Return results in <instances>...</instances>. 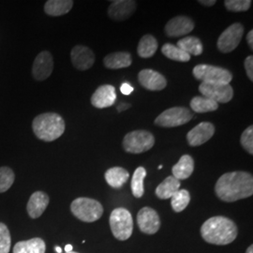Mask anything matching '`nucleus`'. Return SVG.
I'll list each match as a JSON object with an SVG mask.
<instances>
[{
  "label": "nucleus",
  "mask_w": 253,
  "mask_h": 253,
  "mask_svg": "<svg viewBox=\"0 0 253 253\" xmlns=\"http://www.w3.org/2000/svg\"><path fill=\"white\" fill-rule=\"evenodd\" d=\"M217 198L226 203L253 196V177L250 172L237 171L222 174L216 183Z\"/></svg>",
  "instance_id": "obj_1"
},
{
  "label": "nucleus",
  "mask_w": 253,
  "mask_h": 253,
  "mask_svg": "<svg viewBox=\"0 0 253 253\" xmlns=\"http://www.w3.org/2000/svg\"><path fill=\"white\" fill-rule=\"evenodd\" d=\"M201 235L208 243L224 246L235 241L237 236V227L228 217H212L201 227Z\"/></svg>",
  "instance_id": "obj_2"
},
{
  "label": "nucleus",
  "mask_w": 253,
  "mask_h": 253,
  "mask_svg": "<svg viewBox=\"0 0 253 253\" xmlns=\"http://www.w3.org/2000/svg\"><path fill=\"white\" fill-rule=\"evenodd\" d=\"M32 128L38 139L53 142L62 136L66 125L63 118L58 114L45 113L34 118Z\"/></svg>",
  "instance_id": "obj_3"
},
{
  "label": "nucleus",
  "mask_w": 253,
  "mask_h": 253,
  "mask_svg": "<svg viewBox=\"0 0 253 253\" xmlns=\"http://www.w3.org/2000/svg\"><path fill=\"white\" fill-rule=\"evenodd\" d=\"M110 227L114 236L120 240H127L133 231V220L131 214L126 208H118L110 215Z\"/></svg>",
  "instance_id": "obj_4"
},
{
  "label": "nucleus",
  "mask_w": 253,
  "mask_h": 253,
  "mask_svg": "<svg viewBox=\"0 0 253 253\" xmlns=\"http://www.w3.org/2000/svg\"><path fill=\"white\" fill-rule=\"evenodd\" d=\"M73 215L84 222H94L100 219L103 214V208L97 200L80 197L71 205Z\"/></svg>",
  "instance_id": "obj_5"
},
{
  "label": "nucleus",
  "mask_w": 253,
  "mask_h": 253,
  "mask_svg": "<svg viewBox=\"0 0 253 253\" xmlns=\"http://www.w3.org/2000/svg\"><path fill=\"white\" fill-rule=\"evenodd\" d=\"M192 73L195 79L202 81V83L229 84L233 80V74L226 69L207 64L195 66Z\"/></svg>",
  "instance_id": "obj_6"
},
{
  "label": "nucleus",
  "mask_w": 253,
  "mask_h": 253,
  "mask_svg": "<svg viewBox=\"0 0 253 253\" xmlns=\"http://www.w3.org/2000/svg\"><path fill=\"white\" fill-rule=\"evenodd\" d=\"M155 145V137L147 130H133L123 139L124 150L130 154H141L150 150Z\"/></svg>",
  "instance_id": "obj_7"
},
{
  "label": "nucleus",
  "mask_w": 253,
  "mask_h": 253,
  "mask_svg": "<svg viewBox=\"0 0 253 253\" xmlns=\"http://www.w3.org/2000/svg\"><path fill=\"white\" fill-rule=\"evenodd\" d=\"M193 114L186 107H172L163 112L155 119V125L163 127H174L182 126L190 122Z\"/></svg>",
  "instance_id": "obj_8"
},
{
  "label": "nucleus",
  "mask_w": 253,
  "mask_h": 253,
  "mask_svg": "<svg viewBox=\"0 0 253 253\" xmlns=\"http://www.w3.org/2000/svg\"><path fill=\"white\" fill-rule=\"evenodd\" d=\"M244 34V27L240 23H235L227 27L221 33L217 40V49L223 53L228 54L233 52L239 45Z\"/></svg>",
  "instance_id": "obj_9"
},
{
  "label": "nucleus",
  "mask_w": 253,
  "mask_h": 253,
  "mask_svg": "<svg viewBox=\"0 0 253 253\" xmlns=\"http://www.w3.org/2000/svg\"><path fill=\"white\" fill-rule=\"evenodd\" d=\"M199 91L203 97L214 100L217 103H228L234 97V89L229 84H208L202 83L199 85Z\"/></svg>",
  "instance_id": "obj_10"
},
{
  "label": "nucleus",
  "mask_w": 253,
  "mask_h": 253,
  "mask_svg": "<svg viewBox=\"0 0 253 253\" xmlns=\"http://www.w3.org/2000/svg\"><path fill=\"white\" fill-rule=\"evenodd\" d=\"M137 223L143 233L154 235L160 230L161 219L155 209L145 207L139 211L137 215Z\"/></svg>",
  "instance_id": "obj_11"
},
{
  "label": "nucleus",
  "mask_w": 253,
  "mask_h": 253,
  "mask_svg": "<svg viewBox=\"0 0 253 253\" xmlns=\"http://www.w3.org/2000/svg\"><path fill=\"white\" fill-rule=\"evenodd\" d=\"M54 70L53 55L48 52L43 51L38 54L34 60L32 67V74L37 81H44L50 77Z\"/></svg>",
  "instance_id": "obj_12"
},
{
  "label": "nucleus",
  "mask_w": 253,
  "mask_h": 253,
  "mask_svg": "<svg viewBox=\"0 0 253 253\" xmlns=\"http://www.w3.org/2000/svg\"><path fill=\"white\" fill-rule=\"evenodd\" d=\"M111 3L108 9L109 17L116 22L129 18L134 13L137 6L133 0H116Z\"/></svg>",
  "instance_id": "obj_13"
},
{
  "label": "nucleus",
  "mask_w": 253,
  "mask_h": 253,
  "mask_svg": "<svg viewBox=\"0 0 253 253\" xmlns=\"http://www.w3.org/2000/svg\"><path fill=\"white\" fill-rule=\"evenodd\" d=\"M215 133V126L210 122H202L194 126L187 134L190 146H199L209 141Z\"/></svg>",
  "instance_id": "obj_14"
},
{
  "label": "nucleus",
  "mask_w": 253,
  "mask_h": 253,
  "mask_svg": "<svg viewBox=\"0 0 253 253\" xmlns=\"http://www.w3.org/2000/svg\"><path fill=\"white\" fill-rule=\"evenodd\" d=\"M117 100L115 86L111 84H102L97 88L91 97V104L98 109L111 107Z\"/></svg>",
  "instance_id": "obj_15"
},
{
  "label": "nucleus",
  "mask_w": 253,
  "mask_h": 253,
  "mask_svg": "<svg viewBox=\"0 0 253 253\" xmlns=\"http://www.w3.org/2000/svg\"><path fill=\"white\" fill-rule=\"evenodd\" d=\"M138 80L147 90H163L167 86V80L163 74L150 69L142 70L138 74Z\"/></svg>",
  "instance_id": "obj_16"
},
{
  "label": "nucleus",
  "mask_w": 253,
  "mask_h": 253,
  "mask_svg": "<svg viewBox=\"0 0 253 253\" xmlns=\"http://www.w3.org/2000/svg\"><path fill=\"white\" fill-rule=\"evenodd\" d=\"M195 27L192 19L188 16H176L171 19L165 26V33L168 37L176 38L190 33Z\"/></svg>",
  "instance_id": "obj_17"
},
{
  "label": "nucleus",
  "mask_w": 253,
  "mask_h": 253,
  "mask_svg": "<svg viewBox=\"0 0 253 253\" xmlns=\"http://www.w3.org/2000/svg\"><path fill=\"white\" fill-rule=\"evenodd\" d=\"M71 57L74 68L82 72L89 70L95 63V54L86 46H74L71 53Z\"/></svg>",
  "instance_id": "obj_18"
},
{
  "label": "nucleus",
  "mask_w": 253,
  "mask_h": 253,
  "mask_svg": "<svg viewBox=\"0 0 253 253\" xmlns=\"http://www.w3.org/2000/svg\"><path fill=\"white\" fill-rule=\"evenodd\" d=\"M49 196L43 191L34 192L27 203V213L29 217L38 218L41 217L49 205Z\"/></svg>",
  "instance_id": "obj_19"
},
{
  "label": "nucleus",
  "mask_w": 253,
  "mask_h": 253,
  "mask_svg": "<svg viewBox=\"0 0 253 253\" xmlns=\"http://www.w3.org/2000/svg\"><path fill=\"white\" fill-rule=\"evenodd\" d=\"M132 63L131 55L127 52H116L104 57L103 64L110 70H119L129 67Z\"/></svg>",
  "instance_id": "obj_20"
},
{
  "label": "nucleus",
  "mask_w": 253,
  "mask_h": 253,
  "mask_svg": "<svg viewBox=\"0 0 253 253\" xmlns=\"http://www.w3.org/2000/svg\"><path fill=\"white\" fill-rule=\"evenodd\" d=\"M194 171V160L190 155L182 156L179 162L173 165L172 176L177 180H184L189 178Z\"/></svg>",
  "instance_id": "obj_21"
},
{
  "label": "nucleus",
  "mask_w": 253,
  "mask_h": 253,
  "mask_svg": "<svg viewBox=\"0 0 253 253\" xmlns=\"http://www.w3.org/2000/svg\"><path fill=\"white\" fill-rule=\"evenodd\" d=\"M180 181L173 176H168L157 187L156 195L162 200L171 199L172 195L180 189Z\"/></svg>",
  "instance_id": "obj_22"
},
{
  "label": "nucleus",
  "mask_w": 253,
  "mask_h": 253,
  "mask_svg": "<svg viewBox=\"0 0 253 253\" xmlns=\"http://www.w3.org/2000/svg\"><path fill=\"white\" fill-rule=\"evenodd\" d=\"M45 242L42 238L20 241L13 248V253H45Z\"/></svg>",
  "instance_id": "obj_23"
},
{
  "label": "nucleus",
  "mask_w": 253,
  "mask_h": 253,
  "mask_svg": "<svg viewBox=\"0 0 253 253\" xmlns=\"http://www.w3.org/2000/svg\"><path fill=\"white\" fill-rule=\"evenodd\" d=\"M104 177L109 186L119 189L127 181L129 173L122 167H113L106 171Z\"/></svg>",
  "instance_id": "obj_24"
},
{
  "label": "nucleus",
  "mask_w": 253,
  "mask_h": 253,
  "mask_svg": "<svg viewBox=\"0 0 253 253\" xmlns=\"http://www.w3.org/2000/svg\"><path fill=\"white\" fill-rule=\"evenodd\" d=\"M73 0H49L44 5V11L50 16H61L73 9Z\"/></svg>",
  "instance_id": "obj_25"
},
{
  "label": "nucleus",
  "mask_w": 253,
  "mask_h": 253,
  "mask_svg": "<svg viewBox=\"0 0 253 253\" xmlns=\"http://www.w3.org/2000/svg\"><path fill=\"white\" fill-rule=\"evenodd\" d=\"M158 47L159 43L157 39L150 34H146L140 40L137 47V53L142 58H149L157 52Z\"/></svg>",
  "instance_id": "obj_26"
},
{
  "label": "nucleus",
  "mask_w": 253,
  "mask_h": 253,
  "mask_svg": "<svg viewBox=\"0 0 253 253\" xmlns=\"http://www.w3.org/2000/svg\"><path fill=\"white\" fill-rule=\"evenodd\" d=\"M176 46L190 55H200L204 51L203 43L197 37H185L177 42Z\"/></svg>",
  "instance_id": "obj_27"
},
{
  "label": "nucleus",
  "mask_w": 253,
  "mask_h": 253,
  "mask_svg": "<svg viewBox=\"0 0 253 253\" xmlns=\"http://www.w3.org/2000/svg\"><path fill=\"white\" fill-rule=\"evenodd\" d=\"M190 108L194 112L204 114L208 112H214L218 108V103L206 97H194L190 101Z\"/></svg>",
  "instance_id": "obj_28"
},
{
  "label": "nucleus",
  "mask_w": 253,
  "mask_h": 253,
  "mask_svg": "<svg viewBox=\"0 0 253 253\" xmlns=\"http://www.w3.org/2000/svg\"><path fill=\"white\" fill-rule=\"evenodd\" d=\"M146 176V170L144 167H138L135 170V172L132 175L131 178V192L133 196L136 198H141L143 197L145 193V188H144V179Z\"/></svg>",
  "instance_id": "obj_29"
},
{
  "label": "nucleus",
  "mask_w": 253,
  "mask_h": 253,
  "mask_svg": "<svg viewBox=\"0 0 253 253\" xmlns=\"http://www.w3.org/2000/svg\"><path fill=\"white\" fill-rule=\"evenodd\" d=\"M162 52L167 58L172 59L173 61L188 62L191 58L190 54L185 53L180 48H178L176 45H173L172 43H165L162 47Z\"/></svg>",
  "instance_id": "obj_30"
},
{
  "label": "nucleus",
  "mask_w": 253,
  "mask_h": 253,
  "mask_svg": "<svg viewBox=\"0 0 253 253\" xmlns=\"http://www.w3.org/2000/svg\"><path fill=\"white\" fill-rule=\"evenodd\" d=\"M190 202V192L187 190H177L171 197V205L174 212H182L189 206Z\"/></svg>",
  "instance_id": "obj_31"
},
{
  "label": "nucleus",
  "mask_w": 253,
  "mask_h": 253,
  "mask_svg": "<svg viewBox=\"0 0 253 253\" xmlns=\"http://www.w3.org/2000/svg\"><path fill=\"white\" fill-rule=\"evenodd\" d=\"M15 180V174L9 167H0V193L10 189Z\"/></svg>",
  "instance_id": "obj_32"
},
{
  "label": "nucleus",
  "mask_w": 253,
  "mask_h": 253,
  "mask_svg": "<svg viewBox=\"0 0 253 253\" xmlns=\"http://www.w3.org/2000/svg\"><path fill=\"white\" fill-rule=\"evenodd\" d=\"M253 4L252 0H226L224 1V6L228 10L234 12L247 11Z\"/></svg>",
  "instance_id": "obj_33"
},
{
  "label": "nucleus",
  "mask_w": 253,
  "mask_h": 253,
  "mask_svg": "<svg viewBox=\"0 0 253 253\" xmlns=\"http://www.w3.org/2000/svg\"><path fill=\"white\" fill-rule=\"evenodd\" d=\"M11 238L9 229L6 224L0 222V253H9Z\"/></svg>",
  "instance_id": "obj_34"
},
{
  "label": "nucleus",
  "mask_w": 253,
  "mask_h": 253,
  "mask_svg": "<svg viewBox=\"0 0 253 253\" xmlns=\"http://www.w3.org/2000/svg\"><path fill=\"white\" fill-rule=\"evenodd\" d=\"M240 143H241L242 147L248 153L253 155V126H250L245 129L242 135H241V138H240Z\"/></svg>",
  "instance_id": "obj_35"
},
{
  "label": "nucleus",
  "mask_w": 253,
  "mask_h": 253,
  "mask_svg": "<svg viewBox=\"0 0 253 253\" xmlns=\"http://www.w3.org/2000/svg\"><path fill=\"white\" fill-rule=\"evenodd\" d=\"M245 70L248 77L250 78L251 81H253V55H249L247 56V58L245 59L244 62Z\"/></svg>",
  "instance_id": "obj_36"
},
{
  "label": "nucleus",
  "mask_w": 253,
  "mask_h": 253,
  "mask_svg": "<svg viewBox=\"0 0 253 253\" xmlns=\"http://www.w3.org/2000/svg\"><path fill=\"white\" fill-rule=\"evenodd\" d=\"M134 90V88L128 84V83H123L120 86V91L122 92V94L124 95H129L131 94Z\"/></svg>",
  "instance_id": "obj_37"
},
{
  "label": "nucleus",
  "mask_w": 253,
  "mask_h": 253,
  "mask_svg": "<svg viewBox=\"0 0 253 253\" xmlns=\"http://www.w3.org/2000/svg\"><path fill=\"white\" fill-rule=\"evenodd\" d=\"M198 2L206 7H212L217 3L216 0H199Z\"/></svg>",
  "instance_id": "obj_38"
},
{
  "label": "nucleus",
  "mask_w": 253,
  "mask_h": 253,
  "mask_svg": "<svg viewBox=\"0 0 253 253\" xmlns=\"http://www.w3.org/2000/svg\"><path fill=\"white\" fill-rule=\"evenodd\" d=\"M247 42L250 46V48L253 50V30H251L248 34H247Z\"/></svg>",
  "instance_id": "obj_39"
},
{
  "label": "nucleus",
  "mask_w": 253,
  "mask_h": 253,
  "mask_svg": "<svg viewBox=\"0 0 253 253\" xmlns=\"http://www.w3.org/2000/svg\"><path fill=\"white\" fill-rule=\"evenodd\" d=\"M129 107H130V105H129V104H126V103H122V104L118 105V112H122V111H125V110L129 108Z\"/></svg>",
  "instance_id": "obj_40"
},
{
  "label": "nucleus",
  "mask_w": 253,
  "mask_h": 253,
  "mask_svg": "<svg viewBox=\"0 0 253 253\" xmlns=\"http://www.w3.org/2000/svg\"><path fill=\"white\" fill-rule=\"evenodd\" d=\"M65 252L66 253H71V252H73V246L72 245H67L66 247H65Z\"/></svg>",
  "instance_id": "obj_41"
},
{
  "label": "nucleus",
  "mask_w": 253,
  "mask_h": 253,
  "mask_svg": "<svg viewBox=\"0 0 253 253\" xmlns=\"http://www.w3.org/2000/svg\"><path fill=\"white\" fill-rule=\"evenodd\" d=\"M253 253V245H251L249 248H248V250H247V253Z\"/></svg>",
  "instance_id": "obj_42"
},
{
  "label": "nucleus",
  "mask_w": 253,
  "mask_h": 253,
  "mask_svg": "<svg viewBox=\"0 0 253 253\" xmlns=\"http://www.w3.org/2000/svg\"><path fill=\"white\" fill-rule=\"evenodd\" d=\"M54 250H55L56 253H62V249L60 247H55Z\"/></svg>",
  "instance_id": "obj_43"
},
{
  "label": "nucleus",
  "mask_w": 253,
  "mask_h": 253,
  "mask_svg": "<svg viewBox=\"0 0 253 253\" xmlns=\"http://www.w3.org/2000/svg\"><path fill=\"white\" fill-rule=\"evenodd\" d=\"M158 168H159V170H161V169H163V165H160V166H159V167H158Z\"/></svg>",
  "instance_id": "obj_44"
},
{
  "label": "nucleus",
  "mask_w": 253,
  "mask_h": 253,
  "mask_svg": "<svg viewBox=\"0 0 253 253\" xmlns=\"http://www.w3.org/2000/svg\"><path fill=\"white\" fill-rule=\"evenodd\" d=\"M74 253V252H71V253Z\"/></svg>",
  "instance_id": "obj_45"
}]
</instances>
